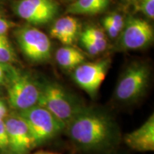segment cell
<instances>
[{
  "label": "cell",
  "instance_id": "1",
  "mask_svg": "<svg viewBox=\"0 0 154 154\" xmlns=\"http://www.w3.org/2000/svg\"><path fill=\"white\" fill-rule=\"evenodd\" d=\"M65 128L77 149L84 151H105L120 138L118 126L110 115L94 108L84 107Z\"/></svg>",
  "mask_w": 154,
  "mask_h": 154
},
{
  "label": "cell",
  "instance_id": "2",
  "mask_svg": "<svg viewBox=\"0 0 154 154\" xmlns=\"http://www.w3.org/2000/svg\"><path fill=\"white\" fill-rule=\"evenodd\" d=\"M37 105L51 112L65 126L85 107L62 86L49 81L40 84Z\"/></svg>",
  "mask_w": 154,
  "mask_h": 154
},
{
  "label": "cell",
  "instance_id": "3",
  "mask_svg": "<svg viewBox=\"0 0 154 154\" xmlns=\"http://www.w3.org/2000/svg\"><path fill=\"white\" fill-rule=\"evenodd\" d=\"M151 77L149 66L143 62H133L125 69L116 86L113 97L121 104L138 101L146 94Z\"/></svg>",
  "mask_w": 154,
  "mask_h": 154
},
{
  "label": "cell",
  "instance_id": "4",
  "mask_svg": "<svg viewBox=\"0 0 154 154\" xmlns=\"http://www.w3.org/2000/svg\"><path fill=\"white\" fill-rule=\"evenodd\" d=\"M6 84L8 101L12 109L20 111L37 105L40 96V84L29 74L10 66Z\"/></svg>",
  "mask_w": 154,
  "mask_h": 154
},
{
  "label": "cell",
  "instance_id": "5",
  "mask_svg": "<svg viewBox=\"0 0 154 154\" xmlns=\"http://www.w3.org/2000/svg\"><path fill=\"white\" fill-rule=\"evenodd\" d=\"M29 128L36 146L57 136L65 129V124L52 113L39 105L19 111Z\"/></svg>",
  "mask_w": 154,
  "mask_h": 154
},
{
  "label": "cell",
  "instance_id": "6",
  "mask_svg": "<svg viewBox=\"0 0 154 154\" xmlns=\"http://www.w3.org/2000/svg\"><path fill=\"white\" fill-rule=\"evenodd\" d=\"M14 34L22 53L30 61L42 63L51 58V41L41 30L24 26L17 29Z\"/></svg>",
  "mask_w": 154,
  "mask_h": 154
},
{
  "label": "cell",
  "instance_id": "7",
  "mask_svg": "<svg viewBox=\"0 0 154 154\" xmlns=\"http://www.w3.org/2000/svg\"><path fill=\"white\" fill-rule=\"evenodd\" d=\"M111 63V59L109 58L94 62L82 63L73 70V79L82 89L94 99L106 76Z\"/></svg>",
  "mask_w": 154,
  "mask_h": 154
},
{
  "label": "cell",
  "instance_id": "8",
  "mask_svg": "<svg viewBox=\"0 0 154 154\" xmlns=\"http://www.w3.org/2000/svg\"><path fill=\"white\" fill-rule=\"evenodd\" d=\"M14 13L29 24L38 26L51 22L59 12L55 0H18L13 5Z\"/></svg>",
  "mask_w": 154,
  "mask_h": 154
},
{
  "label": "cell",
  "instance_id": "9",
  "mask_svg": "<svg viewBox=\"0 0 154 154\" xmlns=\"http://www.w3.org/2000/svg\"><path fill=\"white\" fill-rule=\"evenodd\" d=\"M8 136V149L12 154H28L36 147L29 128L19 115L7 117L5 120Z\"/></svg>",
  "mask_w": 154,
  "mask_h": 154
},
{
  "label": "cell",
  "instance_id": "10",
  "mask_svg": "<svg viewBox=\"0 0 154 154\" xmlns=\"http://www.w3.org/2000/svg\"><path fill=\"white\" fill-rule=\"evenodd\" d=\"M153 40V29L143 19L130 17L125 22L120 38L121 47L125 49H143Z\"/></svg>",
  "mask_w": 154,
  "mask_h": 154
},
{
  "label": "cell",
  "instance_id": "11",
  "mask_svg": "<svg viewBox=\"0 0 154 154\" xmlns=\"http://www.w3.org/2000/svg\"><path fill=\"white\" fill-rule=\"evenodd\" d=\"M125 143L139 152L154 151V115L152 114L136 130L125 135Z\"/></svg>",
  "mask_w": 154,
  "mask_h": 154
},
{
  "label": "cell",
  "instance_id": "12",
  "mask_svg": "<svg viewBox=\"0 0 154 154\" xmlns=\"http://www.w3.org/2000/svg\"><path fill=\"white\" fill-rule=\"evenodd\" d=\"M79 29L78 19L72 16L58 19L51 26L50 35L63 45L70 46L74 43Z\"/></svg>",
  "mask_w": 154,
  "mask_h": 154
},
{
  "label": "cell",
  "instance_id": "13",
  "mask_svg": "<svg viewBox=\"0 0 154 154\" xmlns=\"http://www.w3.org/2000/svg\"><path fill=\"white\" fill-rule=\"evenodd\" d=\"M56 60L61 68L72 71L85 62L86 57L79 50L70 46H65L58 49L56 52Z\"/></svg>",
  "mask_w": 154,
  "mask_h": 154
},
{
  "label": "cell",
  "instance_id": "14",
  "mask_svg": "<svg viewBox=\"0 0 154 154\" xmlns=\"http://www.w3.org/2000/svg\"><path fill=\"white\" fill-rule=\"evenodd\" d=\"M109 4L110 0H76L69 6L66 12L71 14H97L106 10Z\"/></svg>",
  "mask_w": 154,
  "mask_h": 154
},
{
  "label": "cell",
  "instance_id": "15",
  "mask_svg": "<svg viewBox=\"0 0 154 154\" xmlns=\"http://www.w3.org/2000/svg\"><path fill=\"white\" fill-rule=\"evenodd\" d=\"M17 57L11 42L6 35H0V63L10 65Z\"/></svg>",
  "mask_w": 154,
  "mask_h": 154
},
{
  "label": "cell",
  "instance_id": "16",
  "mask_svg": "<svg viewBox=\"0 0 154 154\" xmlns=\"http://www.w3.org/2000/svg\"><path fill=\"white\" fill-rule=\"evenodd\" d=\"M88 36L95 46L100 53L104 51L107 47V39L103 32L96 27H88L83 32Z\"/></svg>",
  "mask_w": 154,
  "mask_h": 154
},
{
  "label": "cell",
  "instance_id": "17",
  "mask_svg": "<svg viewBox=\"0 0 154 154\" xmlns=\"http://www.w3.org/2000/svg\"><path fill=\"white\" fill-rule=\"evenodd\" d=\"M80 42L82 45L83 46V47L86 50V51H87L90 55L96 56L100 54L99 51L98 50L97 48H96L95 44L88 38V36H86L85 34L83 33V32L81 33Z\"/></svg>",
  "mask_w": 154,
  "mask_h": 154
},
{
  "label": "cell",
  "instance_id": "18",
  "mask_svg": "<svg viewBox=\"0 0 154 154\" xmlns=\"http://www.w3.org/2000/svg\"><path fill=\"white\" fill-rule=\"evenodd\" d=\"M140 9L150 19L154 17V0H140Z\"/></svg>",
  "mask_w": 154,
  "mask_h": 154
},
{
  "label": "cell",
  "instance_id": "19",
  "mask_svg": "<svg viewBox=\"0 0 154 154\" xmlns=\"http://www.w3.org/2000/svg\"><path fill=\"white\" fill-rule=\"evenodd\" d=\"M106 18L119 31V32H121L123 30L124 26L125 21L124 20L123 17L120 14L116 12L111 13V14L107 15L106 17Z\"/></svg>",
  "mask_w": 154,
  "mask_h": 154
},
{
  "label": "cell",
  "instance_id": "20",
  "mask_svg": "<svg viewBox=\"0 0 154 154\" xmlns=\"http://www.w3.org/2000/svg\"><path fill=\"white\" fill-rule=\"evenodd\" d=\"M8 149V136L4 119H0V149L5 151Z\"/></svg>",
  "mask_w": 154,
  "mask_h": 154
},
{
  "label": "cell",
  "instance_id": "21",
  "mask_svg": "<svg viewBox=\"0 0 154 154\" xmlns=\"http://www.w3.org/2000/svg\"><path fill=\"white\" fill-rule=\"evenodd\" d=\"M103 25L105 30L106 31L107 34L111 38H116L120 33L119 31L106 17L103 20Z\"/></svg>",
  "mask_w": 154,
  "mask_h": 154
},
{
  "label": "cell",
  "instance_id": "22",
  "mask_svg": "<svg viewBox=\"0 0 154 154\" xmlns=\"http://www.w3.org/2000/svg\"><path fill=\"white\" fill-rule=\"evenodd\" d=\"M10 65L0 63V85L6 84L8 76Z\"/></svg>",
  "mask_w": 154,
  "mask_h": 154
},
{
  "label": "cell",
  "instance_id": "23",
  "mask_svg": "<svg viewBox=\"0 0 154 154\" xmlns=\"http://www.w3.org/2000/svg\"><path fill=\"white\" fill-rule=\"evenodd\" d=\"M11 26L12 24L10 22L0 17V35H6Z\"/></svg>",
  "mask_w": 154,
  "mask_h": 154
},
{
  "label": "cell",
  "instance_id": "24",
  "mask_svg": "<svg viewBox=\"0 0 154 154\" xmlns=\"http://www.w3.org/2000/svg\"><path fill=\"white\" fill-rule=\"evenodd\" d=\"M7 108L2 101L0 100V119H4L7 117Z\"/></svg>",
  "mask_w": 154,
  "mask_h": 154
},
{
  "label": "cell",
  "instance_id": "25",
  "mask_svg": "<svg viewBox=\"0 0 154 154\" xmlns=\"http://www.w3.org/2000/svg\"><path fill=\"white\" fill-rule=\"evenodd\" d=\"M34 154H61L59 153H56V152H51V151H39L36 152Z\"/></svg>",
  "mask_w": 154,
  "mask_h": 154
}]
</instances>
